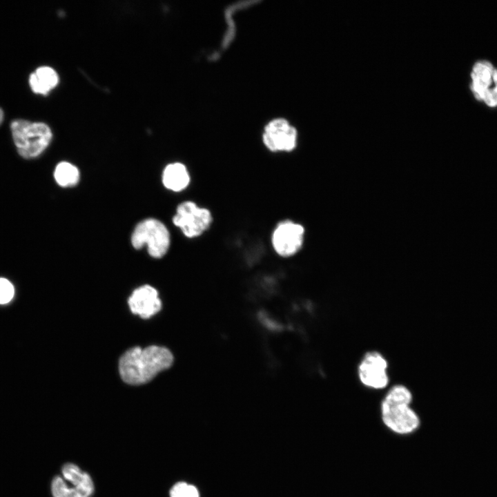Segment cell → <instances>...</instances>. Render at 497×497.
Masks as SVG:
<instances>
[{"label":"cell","mask_w":497,"mask_h":497,"mask_svg":"<svg viewBox=\"0 0 497 497\" xmlns=\"http://www.w3.org/2000/svg\"><path fill=\"white\" fill-rule=\"evenodd\" d=\"M173 356L166 348L149 346L131 348L121 357L119 371L122 380L129 384H142L150 381L158 373L168 369Z\"/></svg>","instance_id":"obj_1"},{"label":"cell","mask_w":497,"mask_h":497,"mask_svg":"<svg viewBox=\"0 0 497 497\" xmlns=\"http://www.w3.org/2000/svg\"><path fill=\"white\" fill-rule=\"evenodd\" d=\"M413 396L403 384L391 386L380 403V416L384 425L393 433L407 436L414 433L420 425V419L411 407Z\"/></svg>","instance_id":"obj_2"},{"label":"cell","mask_w":497,"mask_h":497,"mask_svg":"<svg viewBox=\"0 0 497 497\" xmlns=\"http://www.w3.org/2000/svg\"><path fill=\"white\" fill-rule=\"evenodd\" d=\"M10 129L17 152L25 159L40 155L52 139L50 128L43 122L15 119L11 123Z\"/></svg>","instance_id":"obj_3"},{"label":"cell","mask_w":497,"mask_h":497,"mask_svg":"<svg viewBox=\"0 0 497 497\" xmlns=\"http://www.w3.org/2000/svg\"><path fill=\"white\" fill-rule=\"evenodd\" d=\"M131 244L136 249L144 246L154 258H161L169 249L170 235L166 225L155 218H147L139 222L131 235Z\"/></svg>","instance_id":"obj_4"},{"label":"cell","mask_w":497,"mask_h":497,"mask_svg":"<svg viewBox=\"0 0 497 497\" xmlns=\"http://www.w3.org/2000/svg\"><path fill=\"white\" fill-rule=\"evenodd\" d=\"M213 222L211 211L191 200L180 203L173 217V224L188 238L202 235L210 228Z\"/></svg>","instance_id":"obj_5"},{"label":"cell","mask_w":497,"mask_h":497,"mask_svg":"<svg viewBox=\"0 0 497 497\" xmlns=\"http://www.w3.org/2000/svg\"><path fill=\"white\" fill-rule=\"evenodd\" d=\"M63 478L56 476L51 483L53 497H90L94 484L90 475L73 463H66L61 469Z\"/></svg>","instance_id":"obj_6"},{"label":"cell","mask_w":497,"mask_h":497,"mask_svg":"<svg viewBox=\"0 0 497 497\" xmlns=\"http://www.w3.org/2000/svg\"><path fill=\"white\" fill-rule=\"evenodd\" d=\"M389 363L378 351L366 352L360 360L357 376L360 384L371 390H383L389 384Z\"/></svg>","instance_id":"obj_7"},{"label":"cell","mask_w":497,"mask_h":497,"mask_svg":"<svg viewBox=\"0 0 497 497\" xmlns=\"http://www.w3.org/2000/svg\"><path fill=\"white\" fill-rule=\"evenodd\" d=\"M304 235L305 229L301 224L289 219L281 220L272 231L271 247L280 257H291L302 249Z\"/></svg>","instance_id":"obj_8"},{"label":"cell","mask_w":497,"mask_h":497,"mask_svg":"<svg viewBox=\"0 0 497 497\" xmlns=\"http://www.w3.org/2000/svg\"><path fill=\"white\" fill-rule=\"evenodd\" d=\"M471 90L478 100L497 106V69L488 61L477 62L471 74Z\"/></svg>","instance_id":"obj_9"},{"label":"cell","mask_w":497,"mask_h":497,"mask_svg":"<svg viewBox=\"0 0 497 497\" xmlns=\"http://www.w3.org/2000/svg\"><path fill=\"white\" fill-rule=\"evenodd\" d=\"M262 140L271 152H290L296 146L297 131L286 119H275L264 128Z\"/></svg>","instance_id":"obj_10"},{"label":"cell","mask_w":497,"mask_h":497,"mask_svg":"<svg viewBox=\"0 0 497 497\" xmlns=\"http://www.w3.org/2000/svg\"><path fill=\"white\" fill-rule=\"evenodd\" d=\"M128 302L131 311L144 319L157 313L162 307L157 290L150 285H144L136 289Z\"/></svg>","instance_id":"obj_11"},{"label":"cell","mask_w":497,"mask_h":497,"mask_svg":"<svg viewBox=\"0 0 497 497\" xmlns=\"http://www.w3.org/2000/svg\"><path fill=\"white\" fill-rule=\"evenodd\" d=\"M190 182L189 172L182 163L169 164L163 170L162 183L165 188L171 191L177 193L185 190Z\"/></svg>","instance_id":"obj_12"},{"label":"cell","mask_w":497,"mask_h":497,"mask_svg":"<svg viewBox=\"0 0 497 497\" xmlns=\"http://www.w3.org/2000/svg\"><path fill=\"white\" fill-rule=\"evenodd\" d=\"M59 83L57 72L50 66H40L29 76V85L36 94L46 95Z\"/></svg>","instance_id":"obj_13"},{"label":"cell","mask_w":497,"mask_h":497,"mask_svg":"<svg viewBox=\"0 0 497 497\" xmlns=\"http://www.w3.org/2000/svg\"><path fill=\"white\" fill-rule=\"evenodd\" d=\"M54 177L60 186L71 187L79 181L80 173L77 166L68 162L59 163L54 171Z\"/></svg>","instance_id":"obj_14"},{"label":"cell","mask_w":497,"mask_h":497,"mask_svg":"<svg viewBox=\"0 0 497 497\" xmlns=\"http://www.w3.org/2000/svg\"><path fill=\"white\" fill-rule=\"evenodd\" d=\"M170 497H199L197 488L185 482H179L171 488Z\"/></svg>","instance_id":"obj_15"},{"label":"cell","mask_w":497,"mask_h":497,"mask_svg":"<svg viewBox=\"0 0 497 497\" xmlns=\"http://www.w3.org/2000/svg\"><path fill=\"white\" fill-rule=\"evenodd\" d=\"M14 295V287L6 278H0V304L9 302Z\"/></svg>","instance_id":"obj_16"},{"label":"cell","mask_w":497,"mask_h":497,"mask_svg":"<svg viewBox=\"0 0 497 497\" xmlns=\"http://www.w3.org/2000/svg\"><path fill=\"white\" fill-rule=\"evenodd\" d=\"M3 115H3V110L0 108V124L2 123V121H3Z\"/></svg>","instance_id":"obj_17"}]
</instances>
